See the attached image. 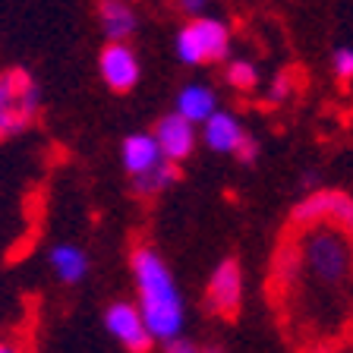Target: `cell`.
<instances>
[{
	"label": "cell",
	"instance_id": "obj_1",
	"mask_svg": "<svg viewBox=\"0 0 353 353\" xmlns=\"http://www.w3.org/2000/svg\"><path fill=\"white\" fill-rule=\"evenodd\" d=\"M130 272L136 284V306L152 331L154 344L180 338L186 328V300L168 259L154 246H136L130 256Z\"/></svg>",
	"mask_w": 353,
	"mask_h": 353
},
{
	"label": "cell",
	"instance_id": "obj_7",
	"mask_svg": "<svg viewBox=\"0 0 353 353\" xmlns=\"http://www.w3.org/2000/svg\"><path fill=\"white\" fill-rule=\"evenodd\" d=\"M152 136L158 142V148H161V158H168L174 164H183L186 158H192V152L199 145V126L192 120L180 117L176 110L158 117Z\"/></svg>",
	"mask_w": 353,
	"mask_h": 353
},
{
	"label": "cell",
	"instance_id": "obj_21",
	"mask_svg": "<svg viewBox=\"0 0 353 353\" xmlns=\"http://www.w3.org/2000/svg\"><path fill=\"white\" fill-rule=\"evenodd\" d=\"M319 180H322V176H319V170H309V174L300 176V186H303V190H316Z\"/></svg>",
	"mask_w": 353,
	"mask_h": 353
},
{
	"label": "cell",
	"instance_id": "obj_10",
	"mask_svg": "<svg viewBox=\"0 0 353 353\" xmlns=\"http://www.w3.org/2000/svg\"><path fill=\"white\" fill-rule=\"evenodd\" d=\"M98 26L108 41H130L139 29V13L132 0H98Z\"/></svg>",
	"mask_w": 353,
	"mask_h": 353
},
{
	"label": "cell",
	"instance_id": "obj_16",
	"mask_svg": "<svg viewBox=\"0 0 353 353\" xmlns=\"http://www.w3.org/2000/svg\"><path fill=\"white\" fill-rule=\"evenodd\" d=\"M331 73L341 85H350L353 82V44H341L331 51Z\"/></svg>",
	"mask_w": 353,
	"mask_h": 353
},
{
	"label": "cell",
	"instance_id": "obj_8",
	"mask_svg": "<svg viewBox=\"0 0 353 353\" xmlns=\"http://www.w3.org/2000/svg\"><path fill=\"white\" fill-rule=\"evenodd\" d=\"M199 126H202V130H199L202 142H205L214 154H234L236 145L243 142V136H246L240 117H236V114H230V110H221V108L214 110L212 117L202 120Z\"/></svg>",
	"mask_w": 353,
	"mask_h": 353
},
{
	"label": "cell",
	"instance_id": "obj_18",
	"mask_svg": "<svg viewBox=\"0 0 353 353\" xmlns=\"http://www.w3.org/2000/svg\"><path fill=\"white\" fill-rule=\"evenodd\" d=\"M234 158H236L240 164H256V161H259V139L252 136V132H246V136H243V142L236 145Z\"/></svg>",
	"mask_w": 353,
	"mask_h": 353
},
{
	"label": "cell",
	"instance_id": "obj_20",
	"mask_svg": "<svg viewBox=\"0 0 353 353\" xmlns=\"http://www.w3.org/2000/svg\"><path fill=\"white\" fill-rule=\"evenodd\" d=\"M176 7L183 10L186 16H202V13H208L212 0H176Z\"/></svg>",
	"mask_w": 353,
	"mask_h": 353
},
{
	"label": "cell",
	"instance_id": "obj_11",
	"mask_svg": "<svg viewBox=\"0 0 353 353\" xmlns=\"http://www.w3.org/2000/svg\"><path fill=\"white\" fill-rule=\"evenodd\" d=\"M161 161V148L154 142L152 132H130L120 142V164H123L126 176H139L145 170H152Z\"/></svg>",
	"mask_w": 353,
	"mask_h": 353
},
{
	"label": "cell",
	"instance_id": "obj_5",
	"mask_svg": "<svg viewBox=\"0 0 353 353\" xmlns=\"http://www.w3.org/2000/svg\"><path fill=\"white\" fill-rule=\"evenodd\" d=\"M104 328L126 353H152L154 338L142 319L139 306L130 300H117L104 309Z\"/></svg>",
	"mask_w": 353,
	"mask_h": 353
},
{
	"label": "cell",
	"instance_id": "obj_17",
	"mask_svg": "<svg viewBox=\"0 0 353 353\" xmlns=\"http://www.w3.org/2000/svg\"><path fill=\"white\" fill-rule=\"evenodd\" d=\"M290 95H294V79H290V73H278L272 79V85H268V104H284Z\"/></svg>",
	"mask_w": 353,
	"mask_h": 353
},
{
	"label": "cell",
	"instance_id": "obj_12",
	"mask_svg": "<svg viewBox=\"0 0 353 353\" xmlns=\"http://www.w3.org/2000/svg\"><path fill=\"white\" fill-rule=\"evenodd\" d=\"M218 108H221L218 92H214L212 85H205V82H190V85H183L174 98V110L180 114V117L192 120L196 126L205 117H212Z\"/></svg>",
	"mask_w": 353,
	"mask_h": 353
},
{
	"label": "cell",
	"instance_id": "obj_3",
	"mask_svg": "<svg viewBox=\"0 0 353 353\" xmlns=\"http://www.w3.org/2000/svg\"><path fill=\"white\" fill-rule=\"evenodd\" d=\"M41 85L29 70H10L0 76V139H13L38 120Z\"/></svg>",
	"mask_w": 353,
	"mask_h": 353
},
{
	"label": "cell",
	"instance_id": "obj_14",
	"mask_svg": "<svg viewBox=\"0 0 353 353\" xmlns=\"http://www.w3.org/2000/svg\"><path fill=\"white\" fill-rule=\"evenodd\" d=\"M224 82L230 88H236V92H252L259 85V66L252 60H240V57L230 60L224 66Z\"/></svg>",
	"mask_w": 353,
	"mask_h": 353
},
{
	"label": "cell",
	"instance_id": "obj_2",
	"mask_svg": "<svg viewBox=\"0 0 353 353\" xmlns=\"http://www.w3.org/2000/svg\"><path fill=\"white\" fill-rule=\"evenodd\" d=\"M174 54L183 66L221 63L230 54V26L218 16H190L174 38Z\"/></svg>",
	"mask_w": 353,
	"mask_h": 353
},
{
	"label": "cell",
	"instance_id": "obj_4",
	"mask_svg": "<svg viewBox=\"0 0 353 353\" xmlns=\"http://www.w3.org/2000/svg\"><path fill=\"white\" fill-rule=\"evenodd\" d=\"M205 306L218 319H236L243 309V268L234 256H224L208 274Z\"/></svg>",
	"mask_w": 353,
	"mask_h": 353
},
{
	"label": "cell",
	"instance_id": "obj_15",
	"mask_svg": "<svg viewBox=\"0 0 353 353\" xmlns=\"http://www.w3.org/2000/svg\"><path fill=\"white\" fill-rule=\"evenodd\" d=\"M328 221H334V224H341V228L353 230V196H347L344 190H331Z\"/></svg>",
	"mask_w": 353,
	"mask_h": 353
},
{
	"label": "cell",
	"instance_id": "obj_13",
	"mask_svg": "<svg viewBox=\"0 0 353 353\" xmlns=\"http://www.w3.org/2000/svg\"><path fill=\"white\" fill-rule=\"evenodd\" d=\"M174 183H180V164L168 161V158H161V161L154 164L152 170H145V174L130 176V190L139 199L161 196V192H168Z\"/></svg>",
	"mask_w": 353,
	"mask_h": 353
},
{
	"label": "cell",
	"instance_id": "obj_6",
	"mask_svg": "<svg viewBox=\"0 0 353 353\" xmlns=\"http://www.w3.org/2000/svg\"><path fill=\"white\" fill-rule=\"evenodd\" d=\"M98 73H101V82L110 92H120V95L132 92L142 76L139 54L132 51L130 41H108L98 54Z\"/></svg>",
	"mask_w": 353,
	"mask_h": 353
},
{
	"label": "cell",
	"instance_id": "obj_9",
	"mask_svg": "<svg viewBox=\"0 0 353 353\" xmlns=\"http://www.w3.org/2000/svg\"><path fill=\"white\" fill-rule=\"evenodd\" d=\"M48 265H51L54 278L66 287L82 284L88 278V272H92V259L76 243H54L48 250Z\"/></svg>",
	"mask_w": 353,
	"mask_h": 353
},
{
	"label": "cell",
	"instance_id": "obj_23",
	"mask_svg": "<svg viewBox=\"0 0 353 353\" xmlns=\"http://www.w3.org/2000/svg\"><path fill=\"white\" fill-rule=\"evenodd\" d=\"M202 353H221V350H202Z\"/></svg>",
	"mask_w": 353,
	"mask_h": 353
},
{
	"label": "cell",
	"instance_id": "obj_22",
	"mask_svg": "<svg viewBox=\"0 0 353 353\" xmlns=\"http://www.w3.org/2000/svg\"><path fill=\"white\" fill-rule=\"evenodd\" d=\"M0 353H22L16 344H10V341H0Z\"/></svg>",
	"mask_w": 353,
	"mask_h": 353
},
{
	"label": "cell",
	"instance_id": "obj_19",
	"mask_svg": "<svg viewBox=\"0 0 353 353\" xmlns=\"http://www.w3.org/2000/svg\"><path fill=\"white\" fill-rule=\"evenodd\" d=\"M164 353H202V347L192 344V341H186L183 334H180V338H174V341L164 344Z\"/></svg>",
	"mask_w": 353,
	"mask_h": 353
}]
</instances>
